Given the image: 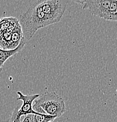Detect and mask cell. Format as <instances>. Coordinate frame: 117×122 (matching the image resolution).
<instances>
[{
  "label": "cell",
  "instance_id": "obj_1",
  "mask_svg": "<svg viewBox=\"0 0 117 122\" xmlns=\"http://www.w3.org/2000/svg\"><path fill=\"white\" fill-rule=\"evenodd\" d=\"M19 24L22 28L23 37L29 41L39 29L51 25L41 9L40 2L31 6L19 15Z\"/></svg>",
  "mask_w": 117,
  "mask_h": 122
},
{
  "label": "cell",
  "instance_id": "obj_2",
  "mask_svg": "<svg viewBox=\"0 0 117 122\" xmlns=\"http://www.w3.org/2000/svg\"><path fill=\"white\" fill-rule=\"evenodd\" d=\"M33 110L37 113L60 117L66 111L65 101L55 92H45L34 101Z\"/></svg>",
  "mask_w": 117,
  "mask_h": 122
},
{
  "label": "cell",
  "instance_id": "obj_3",
  "mask_svg": "<svg viewBox=\"0 0 117 122\" xmlns=\"http://www.w3.org/2000/svg\"><path fill=\"white\" fill-rule=\"evenodd\" d=\"M68 1L47 0L40 2L41 9L51 24L60 22L67 7Z\"/></svg>",
  "mask_w": 117,
  "mask_h": 122
},
{
  "label": "cell",
  "instance_id": "obj_4",
  "mask_svg": "<svg viewBox=\"0 0 117 122\" xmlns=\"http://www.w3.org/2000/svg\"><path fill=\"white\" fill-rule=\"evenodd\" d=\"M19 97L17 100L23 102L22 106L18 109L16 107L13 110L12 116L10 118L9 122H21V119L22 116L27 114H37L39 113L35 112L33 110V103L36 99L40 96L39 94H35L32 95H25L20 91L17 92Z\"/></svg>",
  "mask_w": 117,
  "mask_h": 122
},
{
  "label": "cell",
  "instance_id": "obj_5",
  "mask_svg": "<svg viewBox=\"0 0 117 122\" xmlns=\"http://www.w3.org/2000/svg\"><path fill=\"white\" fill-rule=\"evenodd\" d=\"M111 0H92L78 1V3L83 5V8L88 10L93 15L107 20Z\"/></svg>",
  "mask_w": 117,
  "mask_h": 122
},
{
  "label": "cell",
  "instance_id": "obj_6",
  "mask_svg": "<svg viewBox=\"0 0 117 122\" xmlns=\"http://www.w3.org/2000/svg\"><path fill=\"white\" fill-rule=\"evenodd\" d=\"M25 42H26V41L24 39V38H23L20 44L15 49H11V50H5L0 47V72L2 71V67L7 59L21 52L25 46Z\"/></svg>",
  "mask_w": 117,
  "mask_h": 122
},
{
  "label": "cell",
  "instance_id": "obj_7",
  "mask_svg": "<svg viewBox=\"0 0 117 122\" xmlns=\"http://www.w3.org/2000/svg\"><path fill=\"white\" fill-rule=\"evenodd\" d=\"M23 38L22 28L18 23L11 34V45H10L9 50L15 49L20 44Z\"/></svg>",
  "mask_w": 117,
  "mask_h": 122
},
{
  "label": "cell",
  "instance_id": "obj_8",
  "mask_svg": "<svg viewBox=\"0 0 117 122\" xmlns=\"http://www.w3.org/2000/svg\"><path fill=\"white\" fill-rule=\"evenodd\" d=\"M56 117L39 113L33 114V122H52L56 119Z\"/></svg>",
  "mask_w": 117,
  "mask_h": 122
},
{
  "label": "cell",
  "instance_id": "obj_9",
  "mask_svg": "<svg viewBox=\"0 0 117 122\" xmlns=\"http://www.w3.org/2000/svg\"><path fill=\"white\" fill-rule=\"evenodd\" d=\"M12 17L4 18L0 20V34L7 30L12 21Z\"/></svg>",
  "mask_w": 117,
  "mask_h": 122
},
{
  "label": "cell",
  "instance_id": "obj_10",
  "mask_svg": "<svg viewBox=\"0 0 117 122\" xmlns=\"http://www.w3.org/2000/svg\"><path fill=\"white\" fill-rule=\"evenodd\" d=\"M117 8V0H111V1L110 7L109 9V14L107 20L108 21H112L113 16L116 13Z\"/></svg>",
  "mask_w": 117,
  "mask_h": 122
},
{
  "label": "cell",
  "instance_id": "obj_11",
  "mask_svg": "<svg viewBox=\"0 0 117 122\" xmlns=\"http://www.w3.org/2000/svg\"><path fill=\"white\" fill-rule=\"evenodd\" d=\"M21 122H33V114H27L22 116Z\"/></svg>",
  "mask_w": 117,
  "mask_h": 122
},
{
  "label": "cell",
  "instance_id": "obj_12",
  "mask_svg": "<svg viewBox=\"0 0 117 122\" xmlns=\"http://www.w3.org/2000/svg\"><path fill=\"white\" fill-rule=\"evenodd\" d=\"M112 21H117V8L116 13L115 14V15H114V16H113V19H112Z\"/></svg>",
  "mask_w": 117,
  "mask_h": 122
}]
</instances>
